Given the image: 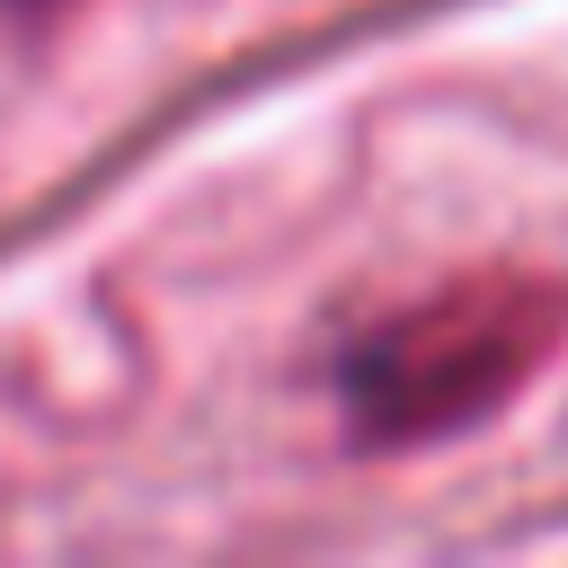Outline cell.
Listing matches in <instances>:
<instances>
[{"mask_svg": "<svg viewBox=\"0 0 568 568\" xmlns=\"http://www.w3.org/2000/svg\"><path fill=\"white\" fill-rule=\"evenodd\" d=\"M568 337V284L559 275H462L390 320H373L337 364V408L364 453H417L453 444L479 417H497Z\"/></svg>", "mask_w": 568, "mask_h": 568, "instance_id": "6da1fadb", "label": "cell"}]
</instances>
